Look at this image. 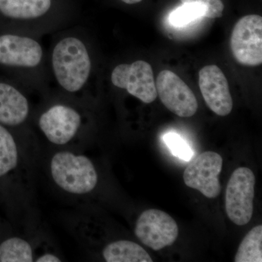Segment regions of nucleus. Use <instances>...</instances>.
I'll return each instance as SVG.
<instances>
[{"instance_id": "nucleus-1", "label": "nucleus", "mask_w": 262, "mask_h": 262, "mask_svg": "<svg viewBox=\"0 0 262 262\" xmlns=\"http://www.w3.org/2000/svg\"><path fill=\"white\" fill-rule=\"evenodd\" d=\"M35 134L0 125V206L5 218L23 228L42 227L36 198Z\"/></svg>"}, {"instance_id": "nucleus-2", "label": "nucleus", "mask_w": 262, "mask_h": 262, "mask_svg": "<svg viewBox=\"0 0 262 262\" xmlns=\"http://www.w3.org/2000/svg\"><path fill=\"white\" fill-rule=\"evenodd\" d=\"M47 60L51 84L55 85L53 89L91 105L89 90L95 60L84 29L68 27L55 33Z\"/></svg>"}, {"instance_id": "nucleus-3", "label": "nucleus", "mask_w": 262, "mask_h": 262, "mask_svg": "<svg viewBox=\"0 0 262 262\" xmlns=\"http://www.w3.org/2000/svg\"><path fill=\"white\" fill-rule=\"evenodd\" d=\"M90 104L51 89L34 108L31 127L55 148L84 144L91 127Z\"/></svg>"}, {"instance_id": "nucleus-4", "label": "nucleus", "mask_w": 262, "mask_h": 262, "mask_svg": "<svg viewBox=\"0 0 262 262\" xmlns=\"http://www.w3.org/2000/svg\"><path fill=\"white\" fill-rule=\"evenodd\" d=\"M0 67L32 93L42 96L51 91L47 52L40 38L8 32L0 34Z\"/></svg>"}, {"instance_id": "nucleus-5", "label": "nucleus", "mask_w": 262, "mask_h": 262, "mask_svg": "<svg viewBox=\"0 0 262 262\" xmlns=\"http://www.w3.org/2000/svg\"><path fill=\"white\" fill-rule=\"evenodd\" d=\"M46 170L53 187L77 204L85 203L99 184L94 160L74 148H55L46 159Z\"/></svg>"}, {"instance_id": "nucleus-6", "label": "nucleus", "mask_w": 262, "mask_h": 262, "mask_svg": "<svg viewBox=\"0 0 262 262\" xmlns=\"http://www.w3.org/2000/svg\"><path fill=\"white\" fill-rule=\"evenodd\" d=\"M65 257L44 226L22 228L0 215V262H59Z\"/></svg>"}, {"instance_id": "nucleus-7", "label": "nucleus", "mask_w": 262, "mask_h": 262, "mask_svg": "<svg viewBox=\"0 0 262 262\" xmlns=\"http://www.w3.org/2000/svg\"><path fill=\"white\" fill-rule=\"evenodd\" d=\"M54 8V0H0V15L10 23L8 32L39 38L70 25Z\"/></svg>"}, {"instance_id": "nucleus-8", "label": "nucleus", "mask_w": 262, "mask_h": 262, "mask_svg": "<svg viewBox=\"0 0 262 262\" xmlns=\"http://www.w3.org/2000/svg\"><path fill=\"white\" fill-rule=\"evenodd\" d=\"M33 93L18 82L0 81V125L18 131L32 130Z\"/></svg>"}, {"instance_id": "nucleus-9", "label": "nucleus", "mask_w": 262, "mask_h": 262, "mask_svg": "<svg viewBox=\"0 0 262 262\" xmlns=\"http://www.w3.org/2000/svg\"><path fill=\"white\" fill-rule=\"evenodd\" d=\"M255 182L253 172L246 167L236 169L229 179L225 209L227 216L234 225H247L252 219Z\"/></svg>"}, {"instance_id": "nucleus-10", "label": "nucleus", "mask_w": 262, "mask_h": 262, "mask_svg": "<svg viewBox=\"0 0 262 262\" xmlns=\"http://www.w3.org/2000/svg\"><path fill=\"white\" fill-rule=\"evenodd\" d=\"M110 80L114 87L124 90L143 103H152L158 97L152 68L143 60L115 66Z\"/></svg>"}, {"instance_id": "nucleus-11", "label": "nucleus", "mask_w": 262, "mask_h": 262, "mask_svg": "<svg viewBox=\"0 0 262 262\" xmlns=\"http://www.w3.org/2000/svg\"><path fill=\"white\" fill-rule=\"evenodd\" d=\"M230 49L241 64L257 67L262 63V17L248 15L234 25L230 37Z\"/></svg>"}, {"instance_id": "nucleus-12", "label": "nucleus", "mask_w": 262, "mask_h": 262, "mask_svg": "<svg viewBox=\"0 0 262 262\" xmlns=\"http://www.w3.org/2000/svg\"><path fill=\"white\" fill-rule=\"evenodd\" d=\"M223 167L222 156L214 151H205L189 162L183 175L188 187L199 191L210 199L220 195V174Z\"/></svg>"}, {"instance_id": "nucleus-13", "label": "nucleus", "mask_w": 262, "mask_h": 262, "mask_svg": "<svg viewBox=\"0 0 262 262\" xmlns=\"http://www.w3.org/2000/svg\"><path fill=\"white\" fill-rule=\"evenodd\" d=\"M135 235L143 244L154 251L172 246L179 236L176 221L168 213L149 209L141 213L136 221Z\"/></svg>"}, {"instance_id": "nucleus-14", "label": "nucleus", "mask_w": 262, "mask_h": 262, "mask_svg": "<svg viewBox=\"0 0 262 262\" xmlns=\"http://www.w3.org/2000/svg\"><path fill=\"white\" fill-rule=\"evenodd\" d=\"M157 93L169 111L181 117H190L198 111V103L192 90L177 74L160 72L156 82Z\"/></svg>"}, {"instance_id": "nucleus-15", "label": "nucleus", "mask_w": 262, "mask_h": 262, "mask_svg": "<svg viewBox=\"0 0 262 262\" xmlns=\"http://www.w3.org/2000/svg\"><path fill=\"white\" fill-rule=\"evenodd\" d=\"M199 87L207 106L215 115L225 117L233 107L228 81L215 65L206 66L199 72Z\"/></svg>"}, {"instance_id": "nucleus-16", "label": "nucleus", "mask_w": 262, "mask_h": 262, "mask_svg": "<svg viewBox=\"0 0 262 262\" xmlns=\"http://www.w3.org/2000/svg\"><path fill=\"white\" fill-rule=\"evenodd\" d=\"M234 261H262V226L253 227L243 239Z\"/></svg>"}, {"instance_id": "nucleus-17", "label": "nucleus", "mask_w": 262, "mask_h": 262, "mask_svg": "<svg viewBox=\"0 0 262 262\" xmlns=\"http://www.w3.org/2000/svg\"><path fill=\"white\" fill-rule=\"evenodd\" d=\"M205 13L206 10L201 5L183 4L170 15V21L175 27H184L198 18L204 17Z\"/></svg>"}, {"instance_id": "nucleus-18", "label": "nucleus", "mask_w": 262, "mask_h": 262, "mask_svg": "<svg viewBox=\"0 0 262 262\" xmlns=\"http://www.w3.org/2000/svg\"><path fill=\"white\" fill-rule=\"evenodd\" d=\"M164 140L175 156L186 161H188L192 158V150L177 134L173 133L166 134L164 136Z\"/></svg>"}, {"instance_id": "nucleus-19", "label": "nucleus", "mask_w": 262, "mask_h": 262, "mask_svg": "<svg viewBox=\"0 0 262 262\" xmlns=\"http://www.w3.org/2000/svg\"><path fill=\"white\" fill-rule=\"evenodd\" d=\"M182 4L201 5L206 10L205 16L208 18H221L223 15L225 5L222 0H181Z\"/></svg>"}, {"instance_id": "nucleus-20", "label": "nucleus", "mask_w": 262, "mask_h": 262, "mask_svg": "<svg viewBox=\"0 0 262 262\" xmlns=\"http://www.w3.org/2000/svg\"><path fill=\"white\" fill-rule=\"evenodd\" d=\"M124 3L127 5H135L140 3L142 0H121Z\"/></svg>"}]
</instances>
